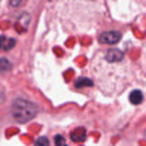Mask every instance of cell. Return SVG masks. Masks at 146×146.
I'll list each match as a JSON object with an SVG mask.
<instances>
[{
	"label": "cell",
	"mask_w": 146,
	"mask_h": 146,
	"mask_svg": "<svg viewBox=\"0 0 146 146\" xmlns=\"http://www.w3.org/2000/svg\"><path fill=\"white\" fill-rule=\"evenodd\" d=\"M37 112L38 108L34 103L23 98H17L11 104V115L20 123H25L32 120L36 115Z\"/></svg>",
	"instance_id": "1"
},
{
	"label": "cell",
	"mask_w": 146,
	"mask_h": 146,
	"mask_svg": "<svg viewBox=\"0 0 146 146\" xmlns=\"http://www.w3.org/2000/svg\"><path fill=\"white\" fill-rule=\"evenodd\" d=\"M122 35L119 31H110L104 32L99 36V41L104 44H115L121 41Z\"/></svg>",
	"instance_id": "2"
},
{
	"label": "cell",
	"mask_w": 146,
	"mask_h": 146,
	"mask_svg": "<svg viewBox=\"0 0 146 146\" xmlns=\"http://www.w3.org/2000/svg\"><path fill=\"white\" fill-rule=\"evenodd\" d=\"M124 58V54L118 48H111L106 54V59L108 62H119Z\"/></svg>",
	"instance_id": "3"
},
{
	"label": "cell",
	"mask_w": 146,
	"mask_h": 146,
	"mask_svg": "<svg viewBox=\"0 0 146 146\" xmlns=\"http://www.w3.org/2000/svg\"><path fill=\"white\" fill-rule=\"evenodd\" d=\"M70 138L74 142H84L86 139V131L83 127L75 128L70 134Z\"/></svg>",
	"instance_id": "4"
},
{
	"label": "cell",
	"mask_w": 146,
	"mask_h": 146,
	"mask_svg": "<svg viewBox=\"0 0 146 146\" xmlns=\"http://www.w3.org/2000/svg\"><path fill=\"white\" fill-rule=\"evenodd\" d=\"M129 100L133 105H138L143 100V94L140 90H134L130 94Z\"/></svg>",
	"instance_id": "5"
},
{
	"label": "cell",
	"mask_w": 146,
	"mask_h": 146,
	"mask_svg": "<svg viewBox=\"0 0 146 146\" xmlns=\"http://www.w3.org/2000/svg\"><path fill=\"white\" fill-rule=\"evenodd\" d=\"M94 85V82L90 78L86 77H80L77 78L74 82V86L76 88H81L84 87H91Z\"/></svg>",
	"instance_id": "6"
},
{
	"label": "cell",
	"mask_w": 146,
	"mask_h": 146,
	"mask_svg": "<svg viewBox=\"0 0 146 146\" xmlns=\"http://www.w3.org/2000/svg\"><path fill=\"white\" fill-rule=\"evenodd\" d=\"M15 44H16V41L14 38H10L7 39L5 36H1V49L4 50V51H8V50H10L12 48H14Z\"/></svg>",
	"instance_id": "7"
},
{
	"label": "cell",
	"mask_w": 146,
	"mask_h": 146,
	"mask_svg": "<svg viewBox=\"0 0 146 146\" xmlns=\"http://www.w3.org/2000/svg\"><path fill=\"white\" fill-rule=\"evenodd\" d=\"M49 140L45 136L39 137L36 141L34 146H49Z\"/></svg>",
	"instance_id": "8"
},
{
	"label": "cell",
	"mask_w": 146,
	"mask_h": 146,
	"mask_svg": "<svg viewBox=\"0 0 146 146\" xmlns=\"http://www.w3.org/2000/svg\"><path fill=\"white\" fill-rule=\"evenodd\" d=\"M54 143L56 146H68L66 145V139L61 135H56L54 138Z\"/></svg>",
	"instance_id": "9"
},
{
	"label": "cell",
	"mask_w": 146,
	"mask_h": 146,
	"mask_svg": "<svg viewBox=\"0 0 146 146\" xmlns=\"http://www.w3.org/2000/svg\"><path fill=\"white\" fill-rule=\"evenodd\" d=\"M11 67V64H10L9 61L5 58H1V71H7V70L10 69Z\"/></svg>",
	"instance_id": "10"
},
{
	"label": "cell",
	"mask_w": 146,
	"mask_h": 146,
	"mask_svg": "<svg viewBox=\"0 0 146 146\" xmlns=\"http://www.w3.org/2000/svg\"><path fill=\"white\" fill-rule=\"evenodd\" d=\"M23 0H9V4L11 7H17L20 5Z\"/></svg>",
	"instance_id": "11"
},
{
	"label": "cell",
	"mask_w": 146,
	"mask_h": 146,
	"mask_svg": "<svg viewBox=\"0 0 146 146\" xmlns=\"http://www.w3.org/2000/svg\"><path fill=\"white\" fill-rule=\"evenodd\" d=\"M145 135H146V133H145Z\"/></svg>",
	"instance_id": "12"
}]
</instances>
